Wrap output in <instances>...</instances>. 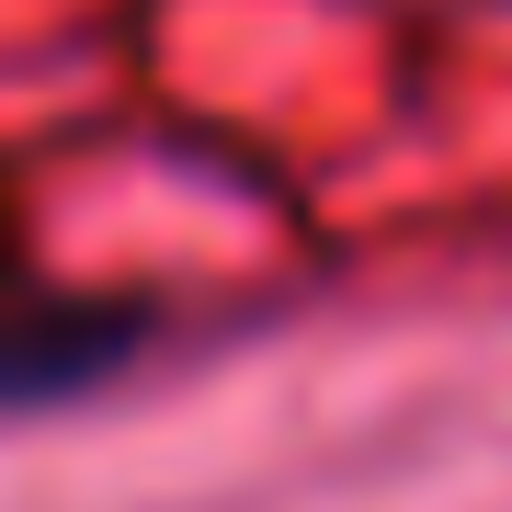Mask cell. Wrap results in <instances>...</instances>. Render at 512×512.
Masks as SVG:
<instances>
[{
	"mask_svg": "<svg viewBox=\"0 0 512 512\" xmlns=\"http://www.w3.org/2000/svg\"><path fill=\"white\" fill-rule=\"evenodd\" d=\"M160 308L148 296H103V285H57L23 217V171L0 160V410L35 399H80L114 365H137Z\"/></svg>",
	"mask_w": 512,
	"mask_h": 512,
	"instance_id": "1",
	"label": "cell"
}]
</instances>
